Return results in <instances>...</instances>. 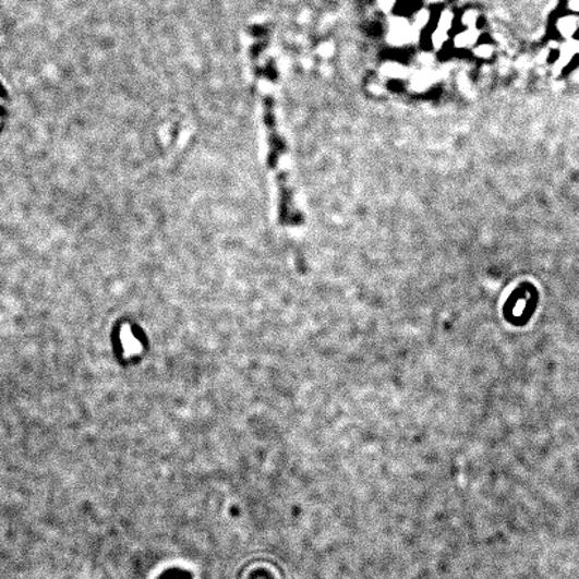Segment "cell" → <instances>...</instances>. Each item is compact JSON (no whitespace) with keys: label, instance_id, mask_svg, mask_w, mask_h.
Returning <instances> with one entry per match:
<instances>
[{"label":"cell","instance_id":"cell-1","mask_svg":"<svg viewBox=\"0 0 579 579\" xmlns=\"http://www.w3.org/2000/svg\"><path fill=\"white\" fill-rule=\"evenodd\" d=\"M160 579H193V578H191L189 572L180 571V569H171V571H167L162 574Z\"/></svg>","mask_w":579,"mask_h":579}]
</instances>
